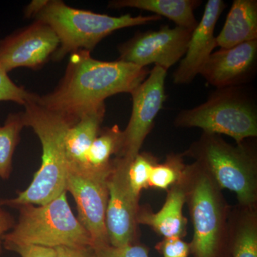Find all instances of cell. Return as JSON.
I'll list each match as a JSON object with an SVG mask.
<instances>
[{
	"label": "cell",
	"mask_w": 257,
	"mask_h": 257,
	"mask_svg": "<svg viewBox=\"0 0 257 257\" xmlns=\"http://www.w3.org/2000/svg\"><path fill=\"white\" fill-rule=\"evenodd\" d=\"M86 50L71 54L64 77L49 94L37 102L49 110L78 120L89 111L105 106V99L132 94L150 74L147 67L122 61L96 60Z\"/></svg>",
	"instance_id": "obj_1"
},
{
	"label": "cell",
	"mask_w": 257,
	"mask_h": 257,
	"mask_svg": "<svg viewBox=\"0 0 257 257\" xmlns=\"http://www.w3.org/2000/svg\"><path fill=\"white\" fill-rule=\"evenodd\" d=\"M37 99L24 106L23 117L25 126L31 127L40 139L41 167L28 188L18 192L16 197L3 200L5 206L15 208L27 204L45 205L67 192L68 167L64 138L69 126L77 120L49 110L39 104Z\"/></svg>",
	"instance_id": "obj_2"
},
{
	"label": "cell",
	"mask_w": 257,
	"mask_h": 257,
	"mask_svg": "<svg viewBox=\"0 0 257 257\" xmlns=\"http://www.w3.org/2000/svg\"><path fill=\"white\" fill-rule=\"evenodd\" d=\"M32 18L47 24L58 37L60 47L51 59L55 62L77 51L91 52L103 39L120 29L147 25L162 19L156 15L111 17L72 8L61 0H40Z\"/></svg>",
	"instance_id": "obj_3"
},
{
	"label": "cell",
	"mask_w": 257,
	"mask_h": 257,
	"mask_svg": "<svg viewBox=\"0 0 257 257\" xmlns=\"http://www.w3.org/2000/svg\"><path fill=\"white\" fill-rule=\"evenodd\" d=\"M185 155L210 176L219 189L235 193L239 204L252 209L257 199L256 157L243 141L232 145L219 135L203 133Z\"/></svg>",
	"instance_id": "obj_4"
},
{
	"label": "cell",
	"mask_w": 257,
	"mask_h": 257,
	"mask_svg": "<svg viewBox=\"0 0 257 257\" xmlns=\"http://www.w3.org/2000/svg\"><path fill=\"white\" fill-rule=\"evenodd\" d=\"M18 221L3 236V247L9 245H35L57 248L62 246H92L90 235L74 216L62 193L42 206L22 204Z\"/></svg>",
	"instance_id": "obj_5"
},
{
	"label": "cell",
	"mask_w": 257,
	"mask_h": 257,
	"mask_svg": "<svg viewBox=\"0 0 257 257\" xmlns=\"http://www.w3.org/2000/svg\"><path fill=\"white\" fill-rule=\"evenodd\" d=\"M174 124L200 128L204 133L227 135L239 145L257 136L256 106L239 87L220 88L200 105L179 111Z\"/></svg>",
	"instance_id": "obj_6"
},
{
	"label": "cell",
	"mask_w": 257,
	"mask_h": 257,
	"mask_svg": "<svg viewBox=\"0 0 257 257\" xmlns=\"http://www.w3.org/2000/svg\"><path fill=\"white\" fill-rule=\"evenodd\" d=\"M182 182L194 226L190 251L194 257H216L226 226L220 189L196 162L186 166Z\"/></svg>",
	"instance_id": "obj_7"
},
{
	"label": "cell",
	"mask_w": 257,
	"mask_h": 257,
	"mask_svg": "<svg viewBox=\"0 0 257 257\" xmlns=\"http://www.w3.org/2000/svg\"><path fill=\"white\" fill-rule=\"evenodd\" d=\"M111 170L92 172L68 169L67 172L66 191L74 197L78 211L77 219L90 235L93 248L109 244L106 213L109 200L108 177Z\"/></svg>",
	"instance_id": "obj_8"
},
{
	"label": "cell",
	"mask_w": 257,
	"mask_h": 257,
	"mask_svg": "<svg viewBox=\"0 0 257 257\" xmlns=\"http://www.w3.org/2000/svg\"><path fill=\"white\" fill-rule=\"evenodd\" d=\"M167 70L155 65L147 79L133 93V109L130 121L123 131L122 146L115 158L130 165L140 153L155 118L166 99L165 79Z\"/></svg>",
	"instance_id": "obj_9"
},
{
	"label": "cell",
	"mask_w": 257,
	"mask_h": 257,
	"mask_svg": "<svg viewBox=\"0 0 257 257\" xmlns=\"http://www.w3.org/2000/svg\"><path fill=\"white\" fill-rule=\"evenodd\" d=\"M192 32L164 25L158 30L139 32L118 47V60L142 67L155 64L168 70L185 55Z\"/></svg>",
	"instance_id": "obj_10"
},
{
	"label": "cell",
	"mask_w": 257,
	"mask_h": 257,
	"mask_svg": "<svg viewBox=\"0 0 257 257\" xmlns=\"http://www.w3.org/2000/svg\"><path fill=\"white\" fill-rule=\"evenodd\" d=\"M59 47L54 30L35 20L0 40V62L8 73L20 67L36 70L52 59Z\"/></svg>",
	"instance_id": "obj_11"
},
{
	"label": "cell",
	"mask_w": 257,
	"mask_h": 257,
	"mask_svg": "<svg viewBox=\"0 0 257 257\" xmlns=\"http://www.w3.org/2000/svg\"><path fill=\"white\" fill-rule=\"evenodd\" d=\"M128 165L120 159H113L108 177L106 227L109 244L115 247L132 244L136 234L140 197L134 194L128 184Z\"/></svg>",
	"instance_id": "obj_12"
},
{
	"label": "cell",
	"mask_w": 257,
	"mask_h": 257,
	"mask_svg": "<svg viewBox=\"0 0 257 257\" xmlns=\"http://www.w3.org/2000/svg\"><path fill=\"white\" fill-rule=\"evenodd\" d=\"M257 40L212 52L200 74L216 89L237 87L248 82L256 71Z\"/></svg>",
	"instance_id": "obj_13"
},
{
	"label": "cell",
	"mask_w": 257,
	"mask_h": 257,
	"mask_svg": "<svg viewBox=\"0 0 257 257\" xmlns=\"http://www.w3.org/2000/svg\"><path fill=\"white\" fill-rule=\"evenodd\" d=\"M221 0H209L197 28L193 30L187 52L173 74L176 84H187L200 74L216 45L214 37L216 23L224 11Z\"/></svg>",
	"instance_id": "obj_14"
},
{
	"label": "cell",
	"mask_w": 257,
	"mask_h": 257,
	"mask_svg": "<svg viewBox=\"0 0 257 257\" xmlns=\"http://www.w3.org/2000/svg\"><path fill=\"white\" fill-rule=\"evenodd\" d=\"M185 202V190L181 180L179 183L172 186L167 194L165 204L158 212L153 213L139 209L137 217L138 224L150 226L165 239H182L187 225V219L183 215Z\"/></svg>",
	"instance_id": "obj_15"
},
{
	"label": "cell",
	"mask_w": 257,
	"mask_h": 257,
	"mask_svg": "<svg viewBox=\"0 0 257 257\" xmlns=\"http://www.w3.org/2000/svg\"><path fill=\"white\" fill-rule=\"evenodd\" d=\"M257 40L256 0H234L222 30L216 37L220 48Z\"/></svg>",
	"instance_id": "obj_16"
},
{
	"label": "cell",
	"mask_w": 257,
	"mask_h": 257,
	"mask_svg": "<svg viewBox=\"0 0 257 257\" xmlns=\"http://www.w3.org/2000/svg\"><path fill=\"white\" fill-rule=\"evenodd\" d=\"M106 106L83 115L71 125L64 138V149L68 169L80 168L89 147L101 130Z\"/></svg>",
	"instance_id": "obj_17"
},
{
	"label": "cell",
	"mask_w": 257,
	"mask_h": 257,
	"mask_svg": "<svg viewBox=\"0 0 257 257\" xmlns=\"http://www.w3.org/2000/svg\"><path fill=\"white\" fill-rule=\"evenodd\" d=\"M201 4L202 1L198 0H116L111 1L108 8H131L151 12L172 20L177 27L193 31L198 25L194 11Z\"/></svg>",
	"instance_id": "obj_18"
},
{
	"label": "cell",
	"mask_w": 257,
	"mask_h": 257,
	"mask_svg": "<svg viewBox=\"0 0 257 257\" xmlns=\"http://www.w3.org/2000/svg\"><path fill=\"white\" fill-rule=\"evenodd\" d=\"M123 131L118 125L102 128L93 142L80 168L92 172L111 170V157H117L122 146Z\"/></svg>",
	"instance_id": "obj_19"
},
{
	"label": "cell",
	"mask_w": 257,
	"mask_h": 257,
	"mask_svg": "<svg viewBox=\"0 0 257 257\" xmlns=\"http://www.w3.org/2000/svg\"><path fill=\"white\" fill-rule=\"evenodd\" d=\"M23 127V111L10 113L4 124L0 125V178L5 180L11 175L13 156Z\"/></svg>",
	"instance_id": "obj_20"
},
{
	"label": "cell",
	"mask_w": 257,
	"mask_h": 257,
	"mask_svg": "<svg viewBox=\"0 0 257 257\" xmlns=\"http://www.w3.org/2000/svg\"><path fill=\"white\" fill-rule=\"evenodd\" d=\"M232 257H257L256 219L251 209H247L236 225Z\"/></svg>",
	"instance_id": "obj_21"
},
{
	"label": "cell",
	"mask_w": 257,
	"mask_h": 257,
	"mask_svg": "<svg viewBox=\"0 0 257 257\" xmlns=\"http://www.w3.org/2000/svg\"><path fill=\"white\" fill-rule=\"evenodd\" d=\"M185 167L181 155H170L165 163L157 164L153 167L149 180V187L161 189L172 187L182 180Z\"/></svg>",
	"instance_id": "obj_22"
},
{
	"label": "cell",
	"mask_w": 257,
	"mask_h": 257,
	"mask_svg": "<svg viewBox=\"0 0 257 257\" xmlns=\"http://www.w3.org/2000/svg\"><path fill=\"white\" fill-rule=\"evenodd\" d=\"M157 164L156 159L150 154L140 153L128 165V184L137 197H140L142 190L149 187L152 169Z\"/></svg>",
	"instance_id": "obj_23"
},
{
	"label": "cell",
	"mask_w": 257,
	"mask_h": 257,
	"mask_svg": "<svg viewBox=\"0 0 257 257\" xmlns=\"http://www.w3.org/2000/svg\"><path fill=\"white\" fill-rule=\"evenodd\" d=\"M37 97V94L29 92L23 87L17 85L10 78L0 62V101H13L25 106L29 101L35 100Z\"/></svg>",
	"instance_id": "obj_24"
},
{
	"label": "cell",
	"mask_w": 257,
	"mask_h": 257,
	"mask_svg": "<svg viewBox=\"0 0 257 257\" xmlns=\"http://www.w3.org/2000/svg\"><path fill=\"white\" fill-rule=\"evenodd\" d=\"M94 249L96 257H150L146 248L133 243L119 247L107 244Z\"/></svg>",
	"instance_id": "obj_25"
},
{
	"label": "cell",
	"mask_w": 257,
	"mask_h": 257,
	"mask_svg": "<svg viewBox=\"0 0 257 257\" xmlns=\"http://www.w3.org/2000/svg\"><path fill=\"white\" fill-rule=\"evenodd\" d=\"M164 257H188L190 245L181 238H168L159 245Z\"/></svg>",
	"instance_id": "obj_26"
},
{
	"label": "cell",
	"mask_w": 257,
	"mask_h": 257,
	"mask_svg": "<svg viewBox=\"0 0 257 257\" xmlns=\"http://www.w3.org/2000/svg\"><path fill=\"white\" fill-rule=\"evenodd\" d=\"M21 257H55V249L35 245H9L4 247Z\"/></svg>",
	"instance_id": "obj_27"
},
{
	"label": "cell",
	"mask_w": 257,
	"mask_h": 257,
	"mask_svg": "<svg viewBox=\"0 0 257 257\" xmlns=\"http://www.w3.org/2000/svg\"><path fill=\"white\" fill-rule=\"evenodd\" d=\"M55 249V257H96L92 246H62Z\"/></svg>",
	"instance_id": "obj_28"
},
{
	"label": "cell",
	"mask_w": 257,
	"mask_h": 257,
	"mask_svg": "<svg viewBox=\"0 0 257 257\" xmlns=\"http://www.w3.org/2000/svg\"><path fill=\"white\" fill-rule=\"evenodd\" d=\"M4 199L0 197V255L3 252V236L15 226L14 216L4 209Z\"/></svg>",
	"instance_id": "obj_29"
}]
</instances>
